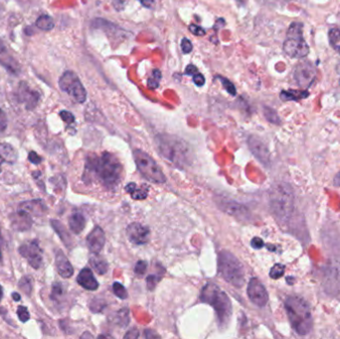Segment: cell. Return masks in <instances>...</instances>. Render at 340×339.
<instances>
[{
	"instance_id": "cell-1",
	"label": "cell",
	"mask_w": 340,
	"mask_h": 339,
	"mask_svg": "<svg viewBox=\"0 0 340 339\" xmlns=\"http://www.w3.org/2000/svg\"><path fill=\"white\" fill-rule=\"evenodd\" d=\"M123 175V165L118 157L109 152H103L101 156H91L86 162L84 179L96 176L106 188L118 186Z\"/></svg>"
},
{
	"instance_id": "cell-15",
	"label": "cell",
	"mask_w": 340,
	"mask_h": 339,
	"mask_svg": "<svg viewBox=\"0 0 340 339\" xmlns=\"http://www.w3.org/2000/svg\"><path fill=\"white\" fill-rule=\"evenodd\" d=\"M248 145L253 152V154L264 164L269 165L270 164V152L268 147L265 146V144L257 137H250L248 140Z\"/></svg>"
},
{
	"instance_id": "cell-45",
	"label": "cell",
	"mask_w": 340,
	"mask_h": 339,
	"mask_svg": "<svg viewBox=\"0 0 340 339\" xmlns=\"http://www.w3.org/2000/svg\"><path fill=\"white\" fill-rule=\"evenodd\" d=\"M29 160H30L33 164H39V163L42 161L41 157H40L35 151H31V152L29 153Z\"/></svg>"
},
{
	"instance_id": "cell-26",
	"label": "cell",
	"mask_w": 340,
	"mask_h": 339,
	"mask_svg": "<svg viewBox=\"0 0 340 339\" xmlns=\"http://www.w3.org/2000/svg\"><path fill=\"white\" fill-rule=\"evenodd\" d=\"M90 264L94 268V270L97 272L98 275L102 276L107 272L108 265L107 263L99 256H95L90 259Z\"/></svg>"
},
{
	"instance_id": "cell-34",
	"label": "cell",
	"mask_w": 340,
	"mask_h": 339,
	"mask_svg": "<svg viewBox=\"0 0 340 339\" xmlns=\"http://www.w3.org/2000/svg\"><path fill=\"white\" fill-rule=\"evenodd\" d=\"M112 290H114V293L120 297L121 299H126L128 297V291L126 290V288L120 284V283H114L112 285Z\"/></svg>"
},
{
	"instance_id": "cell-7",
	"label": "cell",
	"mask_w": 340,
	"mask_h": 339,
	"mask_svg": "<svg viewBox=\"0 0 340 339\" xmlns=\"http://www.w3.org/2000/svg\"><path fill=\"white\" fill-rule=\"evenodd\" d=\"M303 25L293 22L288 30V37L284 43V51L291 58H304L309 53V46L305 42L302 34Z\"/></svg>"
},
{
	"instance_id": "cell-39",
	"label": "cell",
	"mask_w": 340,
	"mask_h": 339,
	"mask_svg": "<svg viewBox=\"0 0 340 339\" xmlns=\"http://www.w3.org/2000/svg\"><path fill=\"white\" fill-rule=\"evenodd\" d=\"M146 268H147V264L145 261H139L136 265L135 268V272L138 276H144L146 274Z\"/></svg>"
},
{
	"instance_id": "cell-42",
	"label": "cell",
	"mask_w": 340,
	"mask_h": 339,
	"mask_svg": "<svg viewBox=\"0 0 340 339\" xmlns=\"http://www.w3.org/2000/svg\"><path fill=\"white\" fill-rule=\"evenodd\" d=\"M159 279H160V278L156 279V276H154V275H150V276L146 279L148 290H150V291L153 290V289L155 288V286H156V283L159 281Z\"/></svg>"
},
{
	"instance_id": "cell-41",
	"label": "cell",
	"mask_w": 340,
	"mask_h": 339,
	"mask_svg": "<svg viewBox=\"0 0 340 339\" xmlns=\"http://www.w3.org/2000/svg\"><path fill=\"white\" fill-rule=\"evenodd\" d=\"M7 128V118L5 112L0 108V134H2Z\"/></svg>"
},
{
	"instance_id": "cell-51",
	"label": "cell",
	"mask_w": 340,
	"mask_h": 339,
	"mask_svg": "<svg viewBox=\"0 0 340 339\" xmlns=\"http://www.w3.org/2000/svg\"><path fill=\"white\" fill-rule=\"evenodd\" d=\"M333 185L336 187H340V171L335 175L333 179Z\"/></svg>"
},
{
	"instance_id": "cell-28",
	"label": "cell",
	"mask_w": 340,
	"mask_h": 339,
	"mask_svg": "<svg viewBox=\"0 0 340 339\" xmlns=\"http://www.w3.org/2000/svg\"><path fill=\"white\" fill-rule=\"evenodd\" d=\"M308 96V93L305 91H283L281 93V98L285 101L288 100H298Z\"/></svg>"
},
{
	"instance_id": "cell-44",
	"label": "cell",
	"mask_w": 340,
	"mask_h": 339,
	"mask_svg": "<svg viewBox=\"0 0 340 339\" xmlns=\"http://www.w3.org/2000/svg\"><path fill=\"white\" fill-rule=\"evenodd\" d=\"M193 82L195 83L196 86L198 87H202L205 84V77L202 74H195L193 76Z\"/></svg>"
},
{
	"instance_id": "cell-27",
	"label": "cell",
	"mask_w": 340,
	"mask_h": 339,
	"mask_svg": "<svg viewBox=\"0 0 340 339\" xmlns=\"http://www.w3.org/2000/svg\"><path fill=\"white\" fill-rule=\"evenodd\" d=\"M51 225H52V227L54 228V230L56 231V233L60 236L61 240L65 243L66 246H69L70 243H71V238H70L69 233H68L67 230L65 229L64 225H62V224H61L59 221H57V220H52V221H51Z\"/></svg>"
},
{
	"instance_id": "cell-16",
	"label": "cell",
	"mask_w": 340,
	"mask_h": 339,
	"mask_svg": "<svg viewBox=\"0 0 340 339\" xmlns=\"http://www.w3.org/2000/svg\"><path fill=\"white\" fill-rule=\"evenodd\" d=\"M0 65L7 69L12 74H18L20 72V66L9 49L0 40Z\"/></svg>"
},
{
	"instance_id": "cell-32",
	"label": "cell",
	"mask_w": 340,
	"mask_h": 339,
	"mask_svg": "<svg viewBox=\"0 0 340 339\" xmlns=\"http://www.w3.org/2000/svg\"><path fill=\"white\" fill-rule=\"evenodd\" d=\"M286 267L283 264H276L270 271V277L274 280H278L285 275Z\"/></svg>"
},
{
	"instance_id": "cell-46",
	"label": "cell",
	"mask_w": 340,
	"mask_h": 339,
	"mask_svg": "<svg viewBox=\"0 0 340 339\" xmlns=\"http://www.w3.org/2000/svg\"><path fill=\"white\" fill-rule=\"evenodd\" d=\"M251 246H252L254 249H256V250L262 249V248L264 247V241H263L261 238L256 237V238H254V239L251 241Z\"/></svg>"
},
{
	"instance_id": "cell-38",
	"label": "cell",
	"mask_w": 340,
	"mask_h": 339,
	"mask_svg": "<svg viewBox=\"0 0 340 339\" xmlns=\"http://www.w3.org/2000/svg\"><path fill=\"white\" fill-rule=\"evenodd\" d=\"M60 117H61V119H62L65 123H67L68 125H71V124H73V123L75 122V117L73 116L72 112H70V111H68V110H62V111L60 112Z\"/></svg>"
},
{
	"instance_id": "cell-6",
	"label": "cell",
	"mask_w": 340,
	"mask_h": 339,
	"mask_svg": "<svg viewBox=\"0 0 340 339\" xmlns=\"http://www.w3.org/2000/svg\"><path fill=\"white\" fill-rule=\"evenodd\" d=\"M218 272L221 277L236 288L243 287L245 272L241 262L230 252L222 251L218 256Z\"/></svg>"
},
{
	"instance_id": "cell-9",
	"label": "cell",
	"mask_w": 340,
	"mask_h": 339,
	"mask_svg": "<svg viewBox=\"0 0 340 339\" xmlns=\"http://www.w3.org/2000/svg\"><path fill=\"white\" fill-rule=\"evenodd\" d=\"M60 89L73 97L77 102L83 103L87 98V92L78 76L72 72H65L59 80Z\"/></svg>"
},
{
	"instance_id": "cell-33",
	"label": "cell",
	"mask_w": 340,
	"mask_h": 339,
	"mask_svg": "<svg viewBox=\"0 0 340 339\" xmlns=\"http://www.w3.org/2000/svg\"><path fill=\"white\" fill-rule=\"evenodd\" d=\"M161 79V73L159 70H154L152 72V76L148 79L147 82V86L149 89L153 90V89H157L159 86V81Z\"/></svg>"
},
{
	"instance_id": "cell-53",
	"label": "cell",
	"mask_w": 340,
	"mask_h": 339,
	"mask_svg": "<svg viewBox=\"0 0 340 339\" xmlns=\"http://www.w3.org/2000/svg\"><path fill=\"white\" fill-rule=\"evenodd\" d=\"M12 297H13V299L16 300V301H19V300H20V295H19L18 293H12Z\"/></svg>"
},
{
	"instance_id": "cell-10",
	"label": "cell",
	"mask_w": 340,
	"mask_h": 339,
	"mask_svg": "<svg viewBox=\"0 0 340 339\" xmlns=\"http://www.w3.org/2000/svg\"><path fill=\"white\" fill-rule=\"evenodd\" d=\"M293 78L299 87L308 88L316 78V70L308 62L299 63L293 70Z\"/></svg>"
},
{
	"instance_id": "cell-3",
	"label": "cell",
	"mask_w": 340,
	"mask_h": 339,
	"mask_svg": "<svg viewBox=\"0 0 340 339\" xmlns=\"http://www.w3.org/2000/svg\"><path fill=\"white\" fill-rule=\"evenodd\" d=\"M155 144L159 153L169 162L180 167L191 163V151L182 140L162 135L155 139Z\"/></svg>"
},
{
	"instance_id": "cell-21",
	"label": "cell",
	"mask_w": 340,
	"mask_h": 339,
	"mask_svg": "<svg viewBox=\"0 0 340 339\" xmlns=\"http://www.w3.org/2000/svg\"><path fill=\"white\" fill-rule=\"evenodd\" d=\"M77 282L82 288L88 291H96L98 288V283L94 277L93 272L89 268H85L80 272Z\"/></svg>"
},
{
	"instance_id": "cell-20",
	"label": "cell",
	"mask_w": 340,
	"mask_h": 339,
	"mask_svg": "<svg viewBox=\"0 0 340 339\" xmlns=\"http://www.w3.org/2000/svg\"><path fill=\"white\" fill-rule=\"evenodd\" d=\"M55 264L57 268V272L59 275L64 278V279H69L73 276L74 274V269L67 259V257L62 253V251H58L56 253V258H55Z\"/></svg>"
},
{
	"instance_id": "cell-55",
	"label": "cell",
	"mask_w": 340,
	"mask_h": 339,
	"mask_svg": "<svg viewBox=\"0 0 340 339\" xmlns=\"http://www.w3.org/2000/svg\"><path fill=\"white\" fill-rule=\"evenodd\" d=\"M2 295H3V291H2V288H1V286H0V300H1V298H2Z\"/></svg>"
},
{
	"instance_id": "cell-37",
	"label": "cell",
	"mask_w": 340,
	"mask_h": 339,
	"mask_svg": "<svg viewBox=\"0 0 340 339\" xmlns=\"http://www.w3.org/2000/svg\"><path fill=\"white\" fill-rule=\"evenodd\" d=\"M17 315H18L20 321H22V322H26L30 318L28 309L25 306H22V305L18 306V308H17Z\"/></svg>"
},
{
	"instance_id": "cell-17",
	"label": "cell",
	"mask_w": 340,
	"mask_h": 339,
	"mask_svg": "<svg viewBox=\"0 0 340 339\" xmlns=\"http://www.w3.org/2000/svg\"><path fill=\"white\" fill-rule=\"evenodd\" d=\"M105 243L104 232L100 227H95L94 230L87 237V245L89 250L97 255L103 248Z\"/></svg>"
},
{
	"instance_id": "cell-30",
	"label": "cell",
	"mask_w": 340,
	"mask_h": 339,
	"mask_svg": "<svg viewBox=\"0 0 340 339\" xmlns=\"http://www.w3.org/2000/svg\"><path fill=\"white\" fill-rule=\"evenodd\" d=\"M328 39L331 47L340 54V28H333L328 33Z\"/></svg>"
},
{
	"instance_id": "cell-54",
	"label": "cell",
	"mask_w": 340,
	"mask_h": 339,
	"mask_svg": "<svg viewBox=\"0 0 340 339\" xmlns=\"http://www.w3.org/2000/svg\"><path fill=\"white\" fill-rule=\"evenodd\" d=\"M1 244H2V237H1V233H0V261L2 259V252H1Z\"/></svg>"
},
{
	"instance_id": "cell-4",
	"label": "cell",
	"mask_w": 340,
	"mask_h": 339,
	"mask_svg": "<svg viewBox=\"0 0 340 339\" xmlns=\"http://www.w3.org/2000/svg\"><path fill=\"white\" fill-rule=\"evenodd\" d=\"M200 300L213 306L220 326H226L232 315V304L229 296L215 284L209 283L201 291Z\"/></svg>"
},
{
	"instance_id": "cell-31",
	"label": "cell",
	"mask_w": 340,
	"mask_h": 339,
	"mask_svg": "<svg viewBox=\"0 0 340 339\" xmlns=\"http://www.w3.org/2000/svg\"><path fill=\"white\" fill-rule=\"evenodd\" d=\"M264 115L266 117V119L274 124V125H280L281 124V119L279 117V115L277 114V111L269 106H264Z\"/></svg>"
},
{
	"instance_id": "cell-43",
	"label": "cell",
	"mask_w": 340,
	"mask_h": 339,
	"mask_svg": "<svg viewBox=\"0 0 340 339\" xmlns=\"http://www.w3.org/2000/svg\"><path fill=\"white\" fill-rule=\"evenodd\" d=\"M181 48H182L183 53L188 54V53H190V52L192 51L193 46H192V43H191L188 39L184 38V39L182 40V42H181Z\"/></svg>"
},
{
	"instance_id": "cell-11",
	"label": "cell",
	"mask_w": 340,
	"mask_h": 339,
	"mask_svg": "<svg viewBox=\"0 0 340 339\" xmlns=\"http://www.w3.org/2000/svg\"><path fill=\"white\" fill-rule=\"evenodd\" d=\"M248 296L250 300L259 307H264L269 301V294L265 286L257 278L250 280L248 284Z\"/></svg>"
},
{
	"instance_id": "cell-49",
	"label": "cell",
	"mask_w": 340,
	"mask_h": 339,
	"mask_svg": "<svg viewBox=\"0 0 340 339\" xmlns=\"http://www.w3.org/2000/svg\"><path fill=\"white\" fill-rule=\"evenodd\" d=\"M142 2V4L146 7V8H149V9H152L155 5V2L154 0H140Z\"/></svg>"
},
{
	"instance_id": "cell-36",
	"label": "cell",
	"mask_w": 340,
	"mask_h": 339,
	"mask_svg": "<svg viewBox=\"0 0 340 339\" xmlns=\"http://www.w3.org/2000/svg\"><path fill=\"white\" fill-rule=\"evenodd\" d=\"M19 287L21 290L25 291L27 294H30V291L32 290V284H31V279L29 277H24L21 279L19 283Z\"/></svg>"
},
{
	"instance_id": "cell-25",
	"label": "cell",
	"mask_w": 340,
	"mask_h": 339,
	"mask_svg": "<svg viewBox=\"0 0 340 339\" xmlns=\"http://www.w3.org/2000/svg\"><path fill=\"white\" fill-rule=\"evenodd\" d=\"M126 190L128 193L131 194V196L136 200H143L146 199L148 194V186L147 185H141L137 186L136 183H130L126 186Z\"/></svg>"
},
{
	"instance_id": "cell-18",
	"label": "cell",
	"mask_w": 340,
	"mask_h": 339,
	"mask_svg": "<svg viewBox=\"0 0 340 339\" xmlns=\"http://www.w3.org/2000/svg\"><path fill=\"white\" fill-rule=\"evenodd\" d=\"M13 229L17 231H27L32 227V217L22 210H17L10 217Z\"/></svg>"
},
{
	"instance_id": "cell-52",
	"label": "cell",
	"mask_w": 340,
	"mask_h": 339,
	"mask_svg": "<svg viewBox=\"0 0 340 339\" xmlns=\"http://www.w3.org/2000/svg\"><path fill=\"white\" fill-rule=\"evenodd\" d=\"M145 335H146V337L147 338H149V337H151V338H153V337H159L158 335H156L155 333H150V331L149 330H147L146 332H145Z\"/></svg>"
},
{
	"instance_id": "cell-14",
	"label": "cell",
	"mask_w": 340,
	"mask_h": 339,
	"mask_svg": "<svg viewBox=\"0 0 340 339\" xmlns=\"http://www.w3.org/2000/svg\"><path fill=\"white\" fill-rule=\"evenodd\" d=\"M127 235L129 240L136 245H144L148 242L150 231L148 227L141 223H132L127 228Z\"/></svg>"
},
{
	"instance_id": "cell-12",
	"label": "cell",
	"mask_w": 340,
	"mask_h": 339,
	"mask_svg": "<svg viewBox=\"0 0 340 339\" xmlns=\"http://www.w3.org/2000/svg\"><path fill=\"white\" fill-rule=\"evenodd\" d=\"M20 255L25 258L29 265L34 269H39L42 265V250L39 246V243L36 240L26 243L20 246L19 248Z\"/></svg>"
},
{
	"instance_id": "cell-19",
	"label": "cell",
	"mask_w": 340,
	"mask_h": 339,
	"mask_svg": "<svg viewBox=\"0 0 340 339\" xmlns=\"http://www.w3.org/2000/svg\"><path fill=\"white\" fill-rule=\"evenodd\" d=\"M218 206L222 211L236 218H244L248 213L247 209L243 205L232 200L223 199L218 202Z\"/></svg>"
},
{
	"instance_id": "cell-35",
	"label": "cell",
	"mask_w": 340,
	"mask_h": 339,
	"mask_svg": "<svg viewBox=\"0 0 340 339\" xmlns=\"http://www.w3.org/2000/svg\"><path fill=\"white\" fill-rule=\"evenodd\" d=\"M219 80H221L223 86H224V89L231 95V96H236L237 92H236V88L234 86L233 83H231L228 79L226 78H223V77H218Z\"/></svg>"
},
{
	"instance_id": "cell-29",
	"label": "cell",
	"mask_w": 340,
	"mask_h": 339,
	"mask_svg": "<svg viewBox=\"0 0 340 339\" xmlns=\"http://www.w3.org/2000/svg\"><path fill=\"white\" fill-rule=\"evenodd\" d=\"M36 26L43 31H50L54 28L55 24H54L53 19L50 16L41 15L36 21Z\"/></svg>"
},
{
	"instance_id": "cell-24",
	"label": "cell",
	"mask_w": 340,
	"mask_h": 339,
	"mask_svg": "<svg viewBox=\"0 0 340 339\" xmlns=\"http://www.w3.org/2000/svg\"><path fill=\"white\" fill-rule=\"evenodd\" d=\"M69 226L73 233L80 234L86 226V219L83 216V214L79 212L73 213V215L69 219Z\"/></svg>"
},
{
	"instance_id": "cell-50",
	"label": "cell",
	"mask_w": 340,
	"mask_h": 339,
	"mask_svg": "<svg viewBox=\"0 0 340 339\" xmlns=\"http://www.w3.org/2000/svg\"><path fill=\"white\" fill-rule=\"evenodd\" d=\"M125 337L126 338H129V337H131V338H138L139 337V332L136 329H134L133 331H130L129 333H127L125 335Z\"/></svg>"
},
{
	"instance_id": "cell-5",
	"label": "cell",
	"mask_w": 340,
	"mask_h": 339,
	"mask_svg": "<svg viewBox=\"0 0 340 339\" xmlns=\"http://www.w3.org/2000/svg\"><path fill=\"white\" fill-rule=\"evenodd\" d=\"M270 206L278 221L286 223L290 220L294 205L293 194L288 184H279L273 188L270 196Z\"/></svg>"
},
{
	"instance_id": "cell-23",
	"label": "cell",
	"mask_w": 340,
	"mask_h": 339,
	"mask_svg": "<svg viewBox=\"0 0 340 339\" xmlns=\"http://www.w3.org/2000/svg\"><path fill=\"white\" fill-rule=\"evenodd\" d=\"M17 160V153L13 146L8 144H0V172L2 170V164H14Z\"/></svg>"
},
{
	"instance_id": "cell-13",
	"label": "cell",
	"mask_w": 340,
	"mask_h": 339,
	"mask_svg": "<svg viewBox=\"0 0 340 339\" xmlns=\"http://www.w3.org/2000/svg\"><path fill=\"white\" fill-rule=\"evenodd\" d=\"M16 98L19 102L23 103L27 109L30 110L37 106L40 100V95L38 92L32 90L25 82H22L17 89Z\"/></svg>"
},
{
	"instance_id": "cell-2",
	"label": "cell",
	"mask_w": 340,
	"mask_h": 339,
	"mask_svg": "<svg viewBox=\"0 0 340 339\" xmlns=\"http://www.w3.org/2000/svg\"><path fill=\"white\" fill-rule=\"evenodd\" d=\"M285 308L292 328L298 335H307L312 329V316L308 303L299 296H289Z\"/></svg>"
},
{
	"instance_id": "cell-8",
	"label": "cell",
	"mask_w": 340,
	"mask_h": 339,
	"mask_svg": "<svg viewBox=\"0 0 340 339\" xmlns=\"http://www.w3.org/2000/svg\"><path fill=\"white\" fill-rule=\"evenodd\" d=\"M134 158L138 169L147 180L154 183L165 182V175L149 154L143 150L137 149L134 151Z\"/></svg>"
},
{
	"instance_id": "cell-48",
	"label": "cell",
	"mask_w": 340,
	"mask_h": 339,
	"mask_svg": "<svg viewBox=\"0 0 340 339\" xmlns=\"http://www.w3.org/2000/svg\"><path fill=\"white\" fill-rule=\"evenodd\" d=\"M62 291H63V289L61 287V285H59L58 283L55 284L53 286V291H52V295H59V294H62Z\"/></svg>"
},
{
	"instance_id": "cell-22",
	"label": "cell",
	"mask_w": 340,
	"mask_h": 339,
	"mask_svg": "<svg viewBox=\"0 0 340 339\" xmlns=\"http://www.w3.org/2000/svg\"><path fill=\"white\" fill-rule=\"evenodd\" d=\"M19 210H22L32 216H42L46 212V207L41 200H31V201H25L22 202L19 207Z\"/></svg>"
},
{
	"instance_id": "cell-47",
	"label": "cell",
	"mask_w": 340,
	"mask_h": 339,
	"mask_svg": "<svg viewBox=\"0 0 340 339\" xmlns=\"http://www.w3.org/2000/svg\"><path fill=\"white\" fill-rule=\"evenodd\" d=\"M198 73V70L197 68L195 67L194 65H188L186 67V70H185V74L187 75H193L194 76L195 74Z\"/></svg>"
},
{
	"instance_id": "cell-40",
	"label": "cell",
	"mask_w": 340,
	"mask_h": 339,
	"mask_svg": "<svg viewBox=\"0 0 340 339\" xmlns=\"http://www.w3.org/2000/svg\"><path fill=\"white\" fill-rule=\"evenodd\" d=\"M189 30L192 34H194L196 36H204L206 34L205 30L203 28H201L200 26L198 25H195V24H191L189 26Z\"/></svg>"
}]
</instances>
